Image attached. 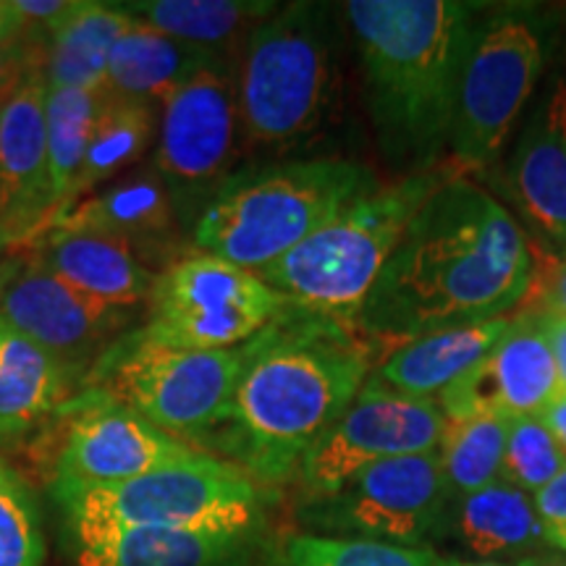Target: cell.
Segmentation results:
<instances>
[{
    "mask_svg": "<svg viewBox=\"0 0 566 566\" xmlns=\"http://www.w3.org/2000/svg\"><path fill=\"white\" fill-rule=\"evenodd\" d=\"M208 59V53L195 51L145 21L132 19L111 51L105 92L163 105Z\"/></svg>",
    "mask_w": 566,
    "mask_h": 566,
    "instance_id": "obj_25",
    "label": "cell"
},
{
    "mask_svg": "<svg viewBox=\"0 0 566 566\" xmlns=\"http://www.w3.org/2000/svg\"><path fill=\"white\" fill-rule=\"evenodd\" d=\"M69 378L42 346L0 325V446L34 433L63 405Z\"/></svg>",
    "mask_w": 566,
    "mask_h": 566,
    "instance_id": "obj_24",
    "label": "cell"
},
{
    "mask_svg": "<svg viewBox=\"0 0 566 566\" xmlns=\"http://www.w3.org/2000/svg\"><path fill=\"white\" fill-rule=\"evenodd\" d=\"M516 315L495 321L459 325V328L436 331V334L412 338L386 352V357L370 373L373 380L396 394L436 399L454 380L478 367L512 331Z\"/></svg>",
    "mask_w": 566,
    "mask_h": 566,
    "instance_id": "obj_22",
    "label": "cell"
},
{
    "mask_svg": "<svg viewBox=\"0 0 566 566\" xmlns=\"http://www.w3.org/2000/svg\"><path fill=\"white\" fill-rule=\"evenodd\" d=\"M342 97L338 30L325 3L279 6L254 27L237 61L242 150L310 145Z\"/></svg>",
    "mask_w": 566,
    "mask_h": 566,
    "instance_id": "obj_5",
    "label": "cell"
},
{
    "mask_svg": "<svg viewBox=\"0 0 566 566\" xmlns=\"http://www.w3.org/2000/svg\"><path fill=\"white\" fill-rule=\"evenodd\" d=\"M145 307H118L76 292L32 254L0 265V325L27 336L69 375L90 370L113 342L134 331Z\"/></svg>",
    "mask_w": 566,
    "mask_h": 566,
    "instance_id": "obj_13",
    "label": "cell"
},
{
    "mask_svg": "<svg viewBox=\"0 0 566 566\" xmlns=\"http://www.w3.org/2000/svg\"><path fill=\"white\" fill-rule=\"evenodd\" d=\"M76 566H233L252 533L69 527Z\"/></svg>",
    "mask_w": 566,
    "mask_h": 566,
    "instance_id": "obj_21",
    "label": "cell"
},
{
    "mask_svg": "<svg viewBox=\"0 0 566 566\" xmlns=\"http://www.w3.org/2000/svg\"><path fill=\"white\" fill-rule=\"evenodd\" d=\"M546 66V34L530 9H501L478 21L459 82L449 163L462 176L483 174L506 139Z\"/></svg>",
    "mask_w": 566,
    "mask_h": 566,
    "instance_id": "obj_9",
    "label": "cell"
},
{
    "mask_svg": "<svg viewBox=\"0 0 566 566\" xmlns=\"http://www.w3.org/2000/svg\"><path fill=\"white\" fill-rule=\"evenodd\" d=\"M522 566H566L564 558H541V556H530L522 558Z\"/></svg>",
    "mask_w": 566,
    "mask_h": 566,
    "instance_id": "obj_42",
    "label": "cell"
},
{
    "mask_svg": "<svg viewBox=\"0 0 566 566\" xmlns=\"http://www.w3.org/2000/svg\"><path fill=\"white\" fill-rule=\"evenodd\" d=\"M242 150L237 103V61L210 55L160 105L158 142L150 166L166 181L184 223L233 174Z\"/></svg>",
    "mask_w": 566,
    "mask_h": 566,
    "instance_id": "obj_11",
    "label": "cell"
},
{
    "mask_svg": "<svg viewBox=\"0 0 566 566\" xmlns=\"http://www.w3.org/2000/svg\"><path fill=\"white\" fill-rule=\"evenodd\" d=\"M45 74L0 111V242H27L51 221Z\"/></svg>",
    "mask_w": 566,
    "mask_h": 566,
    "instance_id": "obj_17",
    "label": "cell"
},
{
    "mask_svg": "<svg viewBox=\"0 0 566 566\" xmlns=\"http://www.w3.org/2000/svg\"><path fill=\"white\" fill-rule=\"evenodd\" d=\"M546 304V313H562L566 315V263H558L548 271L546 283H533V294Z\"/></svg>",
    "mask_w": 566,
    "mask_h": 566,
    "instance_id": "obj_38",
    "label": "cell"
},
{
    "mask_svg": "<svg viewBox=\"0 0 566 566\" xmlns=\"http://www.w3.org/2000/svg\"><path fill=\"white\" fill-rule=\"evenodd\" d=\"M179 223V210H176L166 181L160 179V174L153 166H147L124 176L122 181L111 184L108 189H103V195L74 205L48 229H84L108 233V237L122 239L145 268L160 260V271H166L174 260H179L184 254L176 252Z\"/></svg>",
    "mask_w": 566,
    "mask_h": 566,
    "instance_id": "obj_19",
    "label": "cell"
},
{
    "mask_svg": "<svg viewBox=\"0 0 566 566\" xmlns=\"http://www.w3.org/2000/svg\"><path fill=\"white\" fill-rule=\"evenodd\" d=\"M454 176L462 174L446 160L430 171L399 176V181L386 187L378 184L260 271V279L286 304L357 325L375 281L412 216Z\"/></svg>",
    "mask_w": 566,
    "mask_h": 566,
    "instance_id": "obj_6",
    "label": "cell"
},
{
    "mask_svg": "<svg viewBox=\"0 0 566 566\" xmlns=\"http://www.w3.org/2000/svg\"><path fill=\"white\" fill-rule=\"evenodd\" d=\"M42 558L45 537L34 495L13 467L0 462V566H42Z\"/></svg>",
    "mask_w": 566,
    "mask_h": 566,
    "instance_id": "obj_32",
    "label": "cell"
},
{
    "mask_svg": "<svg viewBox=\"0 0 566 566\" xmlns=\"http://www.w3.org/2000/svg\"><path fill=\"white\" fill-rule=\"evenodd\" d=\"M283 304L260 273L189 250L155 275L139 328L155 342L187 349H237L258 336Z\"/></svg>",
    "mask_w": 566,
    "mask_h": 566,
    "instance_id": "obj_10",
    "label": "cell"
},
{
    "mask_svg": "<svg viewBox=\"0 0 566 566\" xmlns=\"http://www.w3.org/2000/svg\"><path fill=\"white\" fill-rule=\"evenodd\" d=\"M160 105L129 101L105 92L97 108L95 126L84 155L80 179H76L71 208L76 200L101 184L116 179L118 174L145 158V153L158 142Z\"/></svg>",
    "mask_w": 566,
    "mask_h": 566,
    "instance_id": "obj_28",
    "label": "cell"
},
{
    "mask_svg": "<svg viewBox=\"0 0 566 566\" xmlns=\"http://www.w3.org/2000/svg\"><path fill=\"white\" fill-rule=\"evenodd\" d=\"M132 19L218 59L239 61L254 27L279 3L271 0H132L118 3Z\"/></svg>",
    "mask_w": 566,
    "mask_h": 566,
    "instance_id": "obj_23",
    "label": "cell"
},
{
    "mask_svg": "<svg viewBox=\"0 0 566 566\" xmlns=\"http://www.w3.org/2000/svg\"><path fill=\"white\" fill-rule=\"evenodd\" d=\"M566 467V454L541 417H520L509 422L506 454L501 475L504 483L525 493L546 488Z\"/></svg>",
    "mask_w": 566,
    "mask_h": 566,
    "instance_id": "obj_33",
    "label": "cell"
},
{
    "mask_svg": "<svg viewBox=\"0 0 566 566\" xmlns=\"http://www.w3.org/2000/svg\"><path fill=\"white\" fill-rule=\"evenodd\" d=\"M509 422L504 417H472V420H446L441 454L451 493L470 495L499 483L504 467Z\"/></svg>",
    "mask_w": 566,
    "mask_h": 566,
    "instance_id": "obj_30",
    "label": "cell"
},
{
    "mask_svg": "<svg viewBox=\"0 0 566 566\" xmlns=\"http://www.w3.org/2000/svg\"><path fill=\"white\" fill-rule=\"evenodd\" d=\"M558 396L554 354L537 313H520L512 331L478 367L436 396L449 422L472 417H541Z\"/></svg>",
    "mask_w": 566,
    "mask_h": 566,
    "instance_id": "obj_16",
    "label": "cell"
},
{
    "mask_svg": "<svg viewBox=\"0 0 566 566\" xmlns=\"http://www.w3.org/2000/svg\"><path fill=\"white\" fill-rule=\"evenodd\" d=\"M378 145L401 176L449 160L459 82L480 6L459 0H349Z\"/></svg>",
    "mask_w": 566,
    "mask_h": 566,
    "instance_id": "obj_3",
    "label": "cell"
},
{
    "mask_svg": "<svg viewBox=\"0 0 566 566\" xmlns=\"http://www.w3.org/2000/svg\"><path fill=\"white\" fill-rule=\"evenodd\" d=\"M378 187L346 158H302L233 171L192 226V250L265 271L352 200Z\"/></svg>",
    "mask_w": 566,
    "mask_h": 566,
    "instance_id": "obj_4",
    "label": "cell"
},
{
    "mask_svg": "<svg viewBox=\"0 0 566 566\" xmlns=\"http://www.w3.org/2000/svg\"><path fill=\"white\" fill-rule=\"evenodd\" d=\"M132 17L118 3L82 0L71 17L45 45V82L51 90H105V71L116 40Z\"/></svg>",
    "mask_w": 566,
    "mask_h": 566,
    "instance_id": "obj_26",
    "label": "cell"
},
{
    "mask_svg": "<svg viewBox=\"0 0 566 566\" xmlns=\"http://www.w3.org/2000/svg\"><path fill=\"white\" fill-rule=\"evenodd\" d=\"M30 254L76 292L118 307H145L155 273L122 239L84 229H45L27 239Z\"/></svg>",
    "mask_w": 566,
    "mask_h": 566,
    "instance_id": "obj_20",
    "label": "cell"
},
{
    "mask_svg": "<svg viewBox=\"0 0 566 566\" xmlns=\"http://www.w3.org/2000/svg\"><path fill=\"white\" fill-rule=\"evenodd\" d=\"M537 260L520 221L470 176L443 181L401 233L357 328L388 352L436 331L514 315Z\"/></svg>",
    "mask_w": 566,
    "mask_h": 566,
    "instance_id": "obj_1",
    "label": "cell"
},
{
    "mask_svg": "<svg viewBox=\"0 0 566 566\" xmlns=\"http://www.w3.org/2000/svg\"><path fill=\"white\" fill-rule=\"evenodd\" d=\"M443 428L436 399L396 394L367 378L349 409L304 454L302 483L310 495L328 499L367 467L436 451Z\"/></svg>",
    "mask_w": 566,
    "mask_h": 566,
    "instance_id": "obj_12",
    "label": "cell"
},
{
    "mask_svg": "<svg viewBox=\"0 0 566 566\" xmlns=\"http://www.w3.org/2000/svg\"><path fill=\"white\" fill-rule=\"evenodd\" d=\"M69 527H158L252 533L263 512L260 485L233 462L197 454L116 485H51Z\"/></svg>",
    "mask_w": 566,
    "mask_h": 566,
    "instance_id": "obj_8",
    "label": "cell"
},
{
    "mask_svg": "<svg viewBox=\"0 0 566 566\" xmlns=\"http://www.w3.org/2000/svg\"><path fill=\"white\" fill-rule=\"evenodd\" d=\"M242 359V346L187 349L155 342L137 325L95 359L82 394L132 409L179 441H205L231 405Z\"/></svg>",
    "mask_w": 566,
    "mask_h": 566,
    "instance_id": "obj_7",
    "label": "cell"
},
{
    "mask_svg": "<svg viewBox=\"0 0 566 566\" xmlns=\"http://www.w3.org/2000/svg\"><path fill=\"white\" fill-rule=\"evenodd\" d=\"M433 566H522L516 564H499V562H459V558H436Z\"/></svg>",
    "mask_w": 566,
    "mask_h": 566,
    "instance_id": "obj_41",
    "label": "cell"
},
{
    "mask_svg": "<svg viewBox=\"0 0 566 566\" xmlns=\"http://www.w3.org/2000/svg\"><path fill=\"white\" fill-rule=\"evenodd\" d=\"M63 409H71V420L53 485H116L202 454L195 446L163 433L132 409L101 396L80 394Z\"/></svg>",
    "mask_w": 566,
    "mask_h": 566,
    "instance_id": "obj_15",
    "label": "cell"
},
{
    "mask_svg": "<svg viewBox=\"0 0 566 566\" xmlns=\"http://www.w3.org/2000/svg\"><path fill=\"white\" fill-rule=\"evenodd\" d=\"M242 349L231 405L202 443L223 449L254 483H283L363 391L378 349L357 325L294 304Z\"/></svg>",
    "mask_w": 566,
    "mask_h": 566,
    "instance_id": "obj_2",
    "label": "cell"
},
{
    "mask_svg": "<svg viewBox=\"0 0 566 566\" xmlns=\"http://www.w3.org/2000/svg\"><path fill=\"white\" fill-rule=\"evenodd\" d=\"M13 6L24 24V34L48 45V40L80 11L82 0H13Z\"/></svg>",
    "mask_w": 566,
    "mask_h": 566,
    "instance_id": "obj_35",
    "label": "cell"
},
{
    "mask_svg": "<svg viewBox=\"0 0 566 566\" xmlns=\"http://www.w3.org/2000/svg\"><path fill=\"white\" fill-rule=\"evenodd\" d=\"M103 92L51 90L45 97V142H48V181H51V221L71 210L76 179L95 126ZM40 229V231H42Z\"/></svg>",
    "mask_w": 566,
    "mask_h": 566,
    "instance_id": "obj_29",
    "label": "cell"
},
{
    "mask_svg": "<svg viewBox=\"0 0 566 566\" xmlns=\"http://www.w3.org/2000/svg\"><path fill=\"white\" fill-rule=\"evenodd\" d=\"M533 504L546 543L566 554V467L533 495Z\"/></svg>",
    "mask_w": 566,
    "mask_h": 566,
    "instance_id": "obj_36",
    "label": "cell"
},
{
    "mask_svg": "<svg viewBox=\"0 0 566 566\" xmlns=\"http://www.w3.org/2000/svg\"><path fill=\"white\" fill-rule=\"evenodd\" d=\"M45 69V42L21 32L0 45V111L19 95L21 87Z\"/></svg>",
    "mask_w": 566,
    "mask_h": 566,
    "instance_id": "obj_34",
    "label": "cell"
},
{
    "mask_svg": "<svg viewBox=\"0 0 566 566\" xmlns=\"http://www.w3.org/2000/svg\"><path fill=\"white\" fill-rule=\"evenodd\" d=\"M457 535L467 551L491 562L501 556H525L546 543L530 493L499 483L462 495L457 504Z\"/></svg>",
    "mask_w": 566,
    "mask_h": 566,
    "instance_id": "obj_27",
    "label": "cell"
},
{
    "mask_svg": "<svg viewBox=\"0 0 566 566\" xmlns=\"http://www.w3.org/2000/svg\"><path fill=\"white\" fill-rule=\"evenodd\" d=\"M506 184L527 223L566 252V71L537 97L509 158Z\"/></svg>",
    "mask_w": 566,
    "mask_h": 566,
    "instance_id": "obj_18",
    "label": "cell"
},
{
    "mask_svg": "<svg viewBox=\"0 0 566 566\" xmlns=\"http://www.w3.org/2000/svg\"><path fill=\"white\" fill-rule=\"evenodd\" d=\"M21 32H24V24H21L13 0H0V45L17 40Z\"/></svg>",
    "mask_w": 566,
    "mask_h": 566,
    "instance_id": "obj_40",
    "label": "cell"
},
{
    "mask_svg": "<svg viewBox=\"0 0 566 566\" xmlns=\"http://www.w3.org/2000/svg\"><path fill=\"white\" fill-rule=\"evenodd\" d=\"M541 420L546 428L551 430V436L556 438V443L562 446V451L566 454V394H558L551 405L543 409Z\"/></svg>",
    "mask_w": 566,
    "mask_h": 566,
    "instance_id": "obj_39",
    "label": "cell"
},
{
    "mask_svg": "<svg viewBox=\"0 0 566 566\" xmlns=\"http://www.w3.org/2000/svg\"><path fill=\"white\" fill-rule=\"evenodd\" d=\"M537 321H541V328L543 334H546L551 354H554L558 373V394H566V315L541 310V313H537Z\"/></svg>",
    "mask_w": 566,
    "mask_h": 566,
    "instance_id": "obj_37",
    "label": "cell"
},
{
    "mask_svg": "<svg viewBox=\"0 0 566 566\" xmlns=\"http://www.w3.org/2000/svg\"><path fill=\"white\" fill-rule=\"evenodd\" d=\"M430 548L391 546L365 537L294 535L283 548L286 566H433Z\"/></svg>",
    "mask_w": 566,
    "mask_h": 566,
    "instance_id": "obj_31",
    "label": "cell"
},
{
    "mask_svg": "<svg viewBox=\"0 0 566 566\" xmlns=\"http://www.w3.org/2000/svg\"><path fill=\"white\" fill-rule=\"evenodd\" d=\"M451 493L441 454H415L367 467L328 495L323 522L365 541L420 548L449 514Z\"/></svg>",
    "mask_w": 566,
    "mask_h": 566,
    "instance_id": "obj_14",
    "label": "cell"
}]
</instances>
